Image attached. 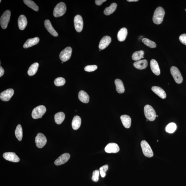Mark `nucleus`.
<instances>
[{
	"label": "nucleus",
	"mask_w": 186,
	"mask_h": 186,
	"mask_svg": "<svg viewBox=\"0 0 186 186\" xmlns=\"http://www.w3.org/2000/svg\"><path fill=\"white\" fill-rule=\"evenodd\" d=\"M40 42V39L38 37H35L33 38L29 39L25 42L23 46L24 48H27L34 45H37Z\"/></svg>",
	"instance_id": "17"
},
{
	"label": "nucleus",
	"mask_w": 186,
	"mask_h": 186,
	"mask_svg": "<svg viewBox=\"0 0 186 186\" xmlns=\"http://www.w3.org/2000/svg\"><path fill=\"white\" fill-rule=\"evenodd\" d=\"M156 117H158V115H156Z\"/></svg>",
	"instance_id": "44"
},
{
	"label": "nucleus",
	"mask_w": 186,
	"mask_h": 186,
	"mask_svg": "<svg viewBox=\"0 0 186 186\" xmlns=\"http://www.w3.org/2000/svg\"><path fill=\"white\" fill-rule=\"evenodd\" d=\"M47 140L44 135L39 133L35 138V142L36 146L39 148H42L46 144Z\"/></svg>",
	"instance_id": "9"
},
{
	"label": "nucleus",
	"mask_w": 186,
	"mask_h": 186,
	"mask_svg": "<svg viewBox=\"0 0 186 186\" xmlns=\"http://www.w3.org/2000/svg\"><path fill=\"white\" fill-rule=\"evenodd\" d=\"M101 50V49H100L99 51H100Z\"/></svg>",
	"instance_id": "45"
},
{
	"label": "nucleus",
	"mask_w": 186,
	"mask_h": 186,
	"mask_svg": "<svg viewBox=\"0 0 186 186\" xmlns=\"http://www.w3.org/2000/svg\"><path fill=\"white\" fill-rule=\"evenodd\" d=\"M72 52V49L70 47H66L60 52L59 58L62 62H66L70 59Z\"/></svg>",
	"instance_id": "8"
},
{
	"label": "nucleus",
	"mask_w": 186,
	"mask_h": 186,
	"mask_svg": "<svg viewBox=\"0 0 186 186\" xmlns=\"http://www.w3.org/2000/svg\"><path fill=\"white\" fill-rule=\"evenodd\" d=\"M144 113L145 117L147 120L152 122L156 117V114L154 109L150 105H146L144 107Z\"/></svg>",
	"instance_id": "2"
},
{
	"label": "nucleus",
	"mask_w": 186,
	"mask_h": 186,
	"mask_svg": "<svg viewBox=\"0 0 186 186\" xmlns=\"http://www.w3.org/2000/svg\"><path fill=\"white\" fill-rule=\"evenodd\" d=\"M117 5L115 3H112L110 6L105 8L104 13L106 15H110L113 13L116 9Z\"/></svg>",
	"instance_id": "28"
},
{
	"label": "nucleus",
	"mask_w": 186,
	"mask_h": 186,
	"mask_svg": "<svg viewBox=\"0 0 186 186\" xmlns=\"http://www.w3.org/2000/svg\"><path fill=\"white\" fill-rule=\"evenodd\" d=\"M106 1V0H96L95 1V3L97 5L100 6L102 4V3L105 2Z\"/></svg>",
	"instance_id": "40"
},
{
	"label": "nucleus",
	"mask_w": 186,
	"mask_h": 186,
	"mask_svg": "<svg viewBox=\"0 0 186 186\" xmlns=\"http://www.w3.org/2000/svg\"><path fill=\"white\" fill-rule=\"evenodd\" d=\"M165 11L163 8L158 7L155 10L153 17V23L157 25H159L163 21L165 15Z\"/></svg>",
	"instance_id": "1"
},
{
	"label": "nucleus",
	"mask_w": 186,
	"mask_h": 186,
	"mask_svg": "<svg viewBox=\"0 0 186 186\" xmlns=\"http://www.w3.org/2000/svg\"><path fill=\"white\" fill-rule=\"evenodd\" d=\"M105 150L107 153H116L120 150V148L116 143H111L106 146Z\"/></svg>",
	"instance_id": "13"
},
{
	"label": "nucleus",
	"mask_w": 186,
	"mask_h": 186,
	"mask_svg": "<svg viewBox=\"0 0 186 186\" xmlns=\"http://www.w3.org/2000/svg\"><path fill=\"white\" fill-rule=\"evenodd\" d=\"M24 2L27 6L35 11H38L39 7L33 1L30 0H24Z\"/></svg>",
	"instance_id": "32"
},
{
	"label": "nucleus",
	"mask_w": 186,
	"mask_h": 186,
	"mask_svg": "<svg viewBox=\"0 0 186 186\" xmlns=\"http://www.w3.org/2000/svg\"><path fill=\"white\" fill-rule=\"evenodd\" d=\"M116 86V89L118 93H122L125 91L123 83L121 80L117 79H115V81Z\"/></svg>",
	"instance_id": "26"
},
{
	"label": "nucleus",
	"mask_w": 186,
	"mask_h": 186,
	"mask_svg": "<svg viewBox=\"0 0 186 186\" xmlns=\"http://www.w3.org/2000/svg\"><path fill=\"white\" fill-rule=\"evenodd\" d=\"M19 28L20 30H24L26 27L27 21L26 17L24 15H21L19 17L18 21Z\"/></svg>",
	"instance_id": "20"
},
{
	"label": "nucleus",
	"mask_w": 186,
	"mask_h": 186,
	"mask_svg": "<svg viewBox=\"0 0 186 186\" xmlns=\"http://www.w3.org/2000/svg\"><path fill=\"white\" fill-rule=\"evenodd\" d=\"M179 40L181 43L186 45V34H183L179 37Z\"/></svg>",
	"instance_id": "39"
},
{
	"label": "nucleus",
	"mask_w": 186,
	"mask_h": 186,
	"mask_svg": "<svg viewBox=\"0 0 186 186\" xmlns=\"http://www.w3.org/2000/svg\"><path fill=\"white\" fill-rule=\"evenodd\" d=\"M39 67L38 63H34L29 68L28 71V74L30 76H32L35 75L38 71Z\"/></svg>",
	"instance_id": "29"
},
{
	"label": "nucleus",
	"mask_w": 186,
	"mask_h": 186,
	"mask_svg": "<svg viewBox=\"0 0 186 186\" xmlns=\"http://www.w3.org/2000/svg\"><path fill=\"white\" fill-rule=\"evenodd\" d=\"M74 24L76 31L81 32L83 30V18L81 15H78L75 17Z\"/></svg>",
	"instance_id": "10"
},
{
	"label": "nucleus",
	"mask_w": 186,
	"mask_h": 186,
	"mask_svg": "<svg viewBox=\"0 0 186 186\" xmlns=\"http://www.w3.org/2000/svg\"><path fill=\"white\" fill-rule=\"evenodd\" d=\"M170 72L176 83L180 84L182 82L183 77L178 68L175 66H172L171 68Z\"/></svg>",
	"instance_id": "7"
},
{
	"label": "nucleus",
	"mask_w": 186,
	"mask_h": 186,
	"mask_svg": "<svg viewBox=\"0 0 186 186\" xmlns=\"http://www.w3.org/2000/svg\"><path fill=\"white\" fill-rule=\"evenodd\" d=\"M129 2H136L138 1V0H127Z\"/></svg>",
	"instance_id": "42"
},
{
	"label": "nucleus",
	"mask_w": 186,
	"mask_h": 186,
	"mask_svg": "<svg viewBox=\"0 0 186 186\" xmlns=\"http://www.w3.org/2000/svg\"><path fill=\"white\" fill-rule=\"evenodd\" d=\"M152 91L160 98L164 99L166 98L167 95L164 90L160 87L153 86L151 88Z\"/></svg>",
	"instance_id": "16"
},
{
	"label": "nucleus",
	"mask_w": 186,
	"mask_h": 186,
	"mask_svg": "<svg viewBox=\"0 0 186 186\" xmlns=\"http://www.w3.org/2000/svg\"><path fill=\"white\" fill-rule=\"evenodd\" d=\"M177 126L175 123L171 122L169 124L165 127V130L166 132L170 134H172L176 130Z\"/></svg>",
	"instance_id": "33"
},
{
	"label": "nucleus",
	"mask_w": 186,
	"mask_h": 186,
	"mask_svg": "<svg viewBox=\"0 0 186 186\" xmlns=\"http://www.w3.org/2000/svg\"><path fill=\"white\" fill-rule=\"evenodd\" d=\"M108 169V165H105L100 167V173L102 177H105L106 175V172Z\"/></svg>",
	"instance_id": "36"
},
{
	"label": "nucleus",
	"mask_w": 186,
	"mask_h": 186,
	"mask_svg": "<svg viewBox=\"0 0 186 186\" xmlns=\"http://www.w3.org/2000/svg\"><path fill=\"white\" fill-rule=\"evenodd\" d=\"M142 42L145 45L151 48H155L156 47V45L155 42L148 39L146 38H143Z\"/></svg>",
	"instance_id": "34"
},
{
	"label": "nucleus",
	"mask_w": 186,
	"mask_h": 186,
	"mask_svg": "<svg viewBox=\"0 0 186 186\" xmlns=\"http://www.w3.org/2000/svg\"><path fill=\"white\" fill-rule=\"evenodd\" d=\"M66 83L65 80L62 77H58L54 80V83L57 86H62Z\"/></svg>",
	"instance_id": "35"
},
{
	"label": "nucleus",
	"mask_w": 186,
	"mask_h": 186,
	"mask_svg": "<svg viewBox=\"0 0 186 186\" xmlns=\"http://www.w3.org/2000/svg\"><path fill=\"white\" fill-rule=\"evenodd\" d=\"M100 172L98 170H95L93 172V176L92 177V180L94 182H97L99 180V175Z\"/></svg>",
	"instance_id": "37"
},
{
	"label": "nucleus",
	"mask_w": 186,
	"mask_h": 186,
	"mask_svg": "<svg viewBox=\"0 0 186 186\" xmlns=\"http://www.w3.org/2000/svg\"><path fill=\"white\" fill-rule=\"evenodd\" d=\"M45 26L47 30L51 35L54 37H57L58 34L53 27L51 22L49 20H46L45 21Z\"/></svg>",
	"instance_id": "19"
},
{
	"label": "nucleus",
	"mask_w": 186,
	"mask_h": 186,
	"mask_svg": "<svg viewBox=\"0 0 186 186\" xmlns=\"http://www.w3.org/2000/svg\"><path fill=\"white\" fill-rule=\"evenodd\" d=\"M70 158V155L69 153H65L60 156L54 161V164L56 165H60L66 163Z\"/></svg>",
	"instance_id": "14"
},
{
	"label": "nucleus",
	"mask_w": 186,
	"mask_h": 186,
	"mask_svg": "<svg viewBox=\"0 0 186 186\" xmlns=\"http://www.w3.org/2000/svg\"><path fill=\"white\" fill-rule=\"evenodd\" d=\"M141 146L143 154L147 157L151 158L153 156V153L150 146L146 141L141 142Z\"/></svg>",
	"instance_id": "5"
},
{
	"label": "nucleus",
	"mask_w": 186,
	"mask_h": 186,
	"mask_svg": "<svg viewBox=\"0 0 186 186\" xmlns=\"http://www.w3.org/2000/svg\"><path fill=\"white\" fill-rule=\"evenodd\" d=\"M120 119L124 127L127 129L130 128L131 123V119L130 117L127 115H123L121 116Z\"/></svg>",
	"instance_id": "22"
},
{
	"label": "nucleus",
	"mask_w": 186,
	"mask_h": 186,
	"mask_svg": "<svg viewBox=\"0 0 186 186\" xmlns=\"http://www.w3.org/2000/svg\"><path fill=\"white\" fill-rule=\"evenodd\" d=\"M46 111V108L45 106L40 105L36 107L32 112V117L34 119L42 118Z\"/></svg>",
	"instance_id": "3"
},
{
	"label": "nucleus",
	"mask_w": 186,
	"mask_h": 186,
	"mask_svg": "<svg viewBox=\"0 0 186 186\" xmlns=\"http://www.w3.org/2000/svg\"><path fill=\"white\" fill-rule=\"evenodd\" d=\"M111 42V38L109 36H105L101 40L99 47L101 50H103L107 48Z\"/></svg>",
	"instance_id": "15"
},
{
	"label": "nucleus",
	"mask_w": 186,
	"mask_h": 186,
	"mask_svg": "<svg viewBox=\"0 0 186 186\" xmlns=\"http://www.w3.org/2000/svg\"><path fill=\"white\" fill-rule=\"evenodd\" d=\"M151 69L153 73L156 76L160 74V69L158 63L154 59H152L150 61Z\"/></svg>",
	"instance_id": "18"
},
{
	"label": "nucleus",
	"mask_w": 186,
	"mask_h": 186,
	"mask_svg": "<svg viewBox=\"0 0 186 186\" xmlns=\"http://www.w3.org/2000/svg\"><path fill=\"white\" fill-rule=\"evenodd\" d=\"M148 65V61L145 59L136 61L134 64V67L136 69L140 70L146 69Z\"/></svg>",
	"instance_id": "21"
},
{
	"label": "nucleus",
	"mask_w": 186,
	"mask_h": 186,
	"mask_svg": "<svg viewBox=\"0 0 186 186\" xmlns=\"http://www.w3.org/2000/svg\"><path fill=\"white\" fill-rule=\"evenodd\" d=\"M4 69H3L2 67H1V66H0V77H1L4 75Z\"/></svg>",
	"instance_id": "41"
},
{
	"label": "nucleus",
	"mask_w": 186,
	"mask_h": 186,
	"mask_svg": "<svg viewBox=\"0 0 186 186\" xmlns=\"http://www.w3.org/2000/svg\"><path fill=\"white\" fill-rule=\"evenodd\" d=\"M15 134L17 139L19 141L22 140L23 136V129L21 125L18 124L17 126L16 130L15 131Z\"/></svg>",
	"instance_id": "30"
},
{
	"label": "nucleus",
	"mask_w": 186,
	"mask_h": 186,
	"mask_svg": "<svg viewBox=\"0 0 186 186\" xmlns=\"http://www.w3.org/2000/svg\"><path fill=\"white\" fill-rule=\"evenodd\" d=\"M65 118V115L64 112H58L54 115V120L56 124H60L62 123Z\"/></svg>",
	"instance_id": "27"
},
{
	"label": "nucleus",
	"mask_w": 186,
	"mask_h": 186,
	"mask_svg": "<svg viewBox=\"0 0 186 186\" xmlns=\"http://www.w3.org/2000/svg\"><path fill=\"white\" fill-rule=\"evenodd\" d=\"M128 31L127 29L123 28L120 29L117 35V38L119 41L122 42L125 40Z\"/></svg>",
	"instance_id": "23"
},
{
	"label": "nucleus",
	"mask_w": 186,
	"mask_h": 186,
	"mask_svg": "<svg viewBox=\"0 0 186 186\" xmlns=\"http://www.w3.org/2000/svg\"><path fill=\"white\" fill-rule=\"evenodd\" d=\"M66 8L64 3L60 2L54 8L53 15L55 17L63 16L66 11Z\"/></svg>",
	"instance_id": "4"
},
{
	"label": "nucleus",
	"mask_w": 186,
	"mask_h": 186,
	"mask_svg": "<svg viewBox=\"0 0 186 186\" xmlns=\"http://www.w3.org/2000/svg\"><path fill=\"white\" fill-rule=\"evenodd\" d=\"M144 54V51L143 50L136 51L133 54L132 57V59L134 61L140 60L142 58H144L143 57Z\"/></svg>",
	"instance_id": "31"
},
{
	"label": "nucleus",
	"mask_w": 186,
	"mask_h": 186,
	"mask_svg": "<svg viewBox=\"0 0 186 186\" xmlns=\"http://www.w3.org/2000/svg\"><path fill=\"white\" fill-rule=\"evenodd\" d=\"M81 117L76 115L73 118L72 122V127L74 130H77L81 127Z\"/></svg>",
	"instance_id": "24"
},
{
	"label": "nucleus",
	"mask_w": 186,
	"mask_h": 186,
	"mask_svg": "<svg viewBox=\"0 0 186 186\" xmlns=\"http://www.w3.org/2000/svg\"><path fill=\"white\" fill-rule=\"evenodd\" d=\"M11 16V11L9 10H7L5 11L1 16L0 19V23H1V28L3 29H6L7 28Z\"/></svg>",
	"instance_id": "6"
},
{
	"label": "nucleus",
	"mask_w": 186,
	"mask_h": 186,
	"mask_svg": "<svg viewBox=\"0 0 186 186\" xmlns=\"http://www.w3.org/2000/svg\"><path fill=\"white\" fill-rule=\"evenodd\" d=\"M3 157L7 161L18 162L20 161V159L16 153L12 152H5L3 155Z\"/></svg>",
	"instance_id": "12"
},
{
	"label": "nucleus",
	"mask_w": 186,
	"mask_h": 186,
	"mask_svg": "<svg viewBox=\"0 0 186 186\" xmlns=\"http://www.w3.org/2000/svg\"><path fill=\"white\" fill-rule=\"evenodd\" d=\"M98 68V66L95 65H88L85 68V71L87 72L93 71L97 70Z\"/></svg>",
	"instance_id": "38"
},
{
	"label": "nucleus",
	"mask_w": 186,
	"mask_h": 186,
	"mask_svg": "<svg viewBox=\"0 0 186 186\" xmlns=\"http://www.w3.org/2000/svg\"><path fill=\"white\" fill-rule=\"evenodd\" d=\"M61 63H62V64H63V63H64V62H62H62H61Z\"/></svg>",
	"instance_id": "43"
},
{
	"label": "nucleus",
	"mask_w": 186,
	"mask_h": 186,
	"mask_svg": "<svg viewBox=\"0 0 186 186\" xmlns=\"http://www.w3.org/2000/svg\"><path fill=\"white\" fill-rule=\"evenodd\" d=\"M14 90L12 89H7L1 93L0 99L3 101H9L14 94Z\"/></svg>",
	"instance_id": "11"
},
{
	"label": "nucleus",
	"mask_w": 186,
	"mask_h": 186,
	"mask_svg": "<svg viewBox=\"0 0 186 186\" xmlns=\"http://www.w3.org/2000/svg\"><path fill=\"white\" fill-rule=\"evenodd\" d=\"M79 100L83 103H88L89 101V97L86 92L81 90L78 94Z\"/></svg>",
	"instance_id": "25"
}]
</instances>
